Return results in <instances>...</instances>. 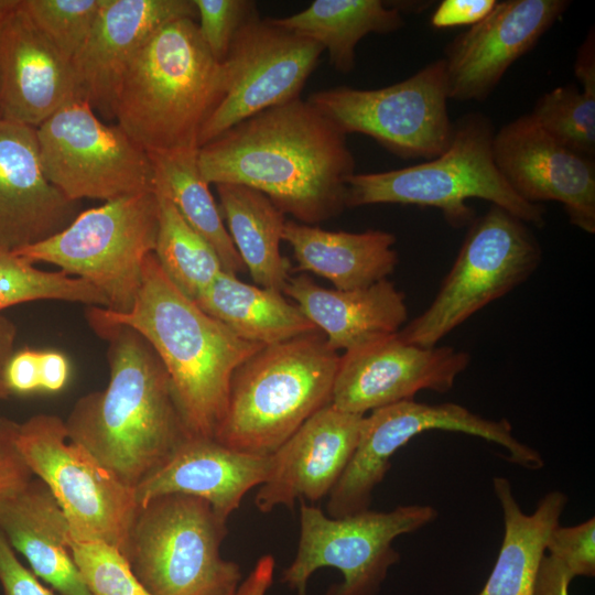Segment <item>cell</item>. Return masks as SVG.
Listing matches in <instances>:
<instances>
[{
  "instance_id": "cell-26",
  "label": "cell",
  "mask_w": 595,
  "mask_h": 595,
  "mask_svg": "<svg viewBox=\"0 0 595 595\" xmlns=\"http://www.w3.org/2000/svg\"><path fill=\"white\" fill-rule=\"evenodd\" d=\"M282 239L299 269L327 279L336 290H354L388 279L398 264L396 236L383 230L331 231L292 219Z\"/></svg>"
},
{
  "instance_id": "cell-25",
  "label": "cell",
  "mask_w": 595,
  "mask_h": 595,
  "mask_svg": "<svg viewBox=\"0 0 595 595\" xmlns=\"http://www.w3.org/2000/svg\"><path fill=\"white\" fill-rule=\"evenodd\" d=\"M0 530L31 571L60 595H91L69 549L67 519L41 479L33 477L0 501Z\"/></svg>"
},
{
  "instance_id": "cell-40",
  "label": "cell",
  "mask_w": 595,
  "mask_h": 595,
  "mask_svg": "<svg viewBox=\"0 0 595 595\" xmlns=\"http://www.w3.org/2000/svg\"><path fill=\"white\" fill-rule=\"evenodd\" d=\"M0 585L3 595H60L44 586L40 578L20 562L1 530Z\"/></svg>"
},
{
  "instance_id": "cell-49",
  "label": "cell",
  "mask_w": 595,
  "mask_h": 595,
  "mask_svg": "<svg viewBox=\"0 0 595 595\" xmlns=\"http://www.w3.org/2000/svg\"><path fill=\"white\" fill-rule=\"evenodd\" d=\"M231 595H234V594H231Z\"/></svg>"
},
{
  "instance_id": "cell-45",
  "label": "cell",
  "mask_w": 595,
  "mask_h": 595,
  "mask_svg": "<svg viewBox=\"0 0 595 595\" xmlns=\"http://www.w3.org/2000/svg\"><path fill=\"white\" fill-rule=\"evenodd\" d=\"M274 565L272 555L261 556L234 595H266L273 581Z\"/></svg>"
},
{
  "instance_id": "cell-7",
  "label": "cell",
  "mask_w": 595,
  "mask_h": 595,
  "mask_svg": "<svg viewBox=\"0 0 595 595\" xmlns=\"http://www.w3.org/2000/svg\"><path fill=\"white\" fill-rule=\"evenodd\" d=\"M227 532L206 500L163 495L139 508L126 558L151 595H231L241 571L220 555Z\"/></svg>"
},
{
  "instance_id": "cell-31",
  "label": "cell",
  "mask_w": 595,
  "mask_h": 595,
  "mask_svg": "<svg viewBox=\"0 0 595 595\" xmlns=\"http://www.w3.org/2000/svg\"><path fill=\"white\" fill-rule=\"evenodd\" d=\"M198 148L149 152L154 186L171 199L184 220L216 251L225 272L237 275L246 267L225 226L221 212L203 178Z\"/></svg>"
},
{
  "instance_id": "cell-30",
  "label": "cell",
  "mask_w": 595,
  "mask_h": 595,
  "mask_svg": "<svg viewBox=\"0 0 595 595\" xmlns=\"http://www.w3.org/2000/svg\"><path fill=\"white\" fill-rule=\"evenodd\" d=\"M271 20L318 43L331 66L343 74L354 69L364 36L396 32L404 24L400 9L381 0H315L303 11Z\"/></svg>"
},
{
  "instance_id": "cell-44",
  "label": "cell",
  "mask_w": 595,
  "mask_h": 595,
  "mask_svg": "<svg viewBox=\"0 0 595 595\" xmlns=\"http://www.w3.org/2000/svg\"><path fill=\"white\" fill-rule=\"evenodd\" d=\"M41 391L56 393L63 390L71 377L66 355L57 349H40Z\"/></svg>"
},
{
  "instance_id": "cell-18",
  "label": "cell",
  "mask_w": 595,
  "mask_h": 595,
  "mask_svg": "<svg viewBox=\"0 0 595 595\" xmlns=\"http://www.w3.org/2000/svg\"><path fill=\"white\" fill-rule=\"evenodd\" d=\"M566 0H502L445 47L448 98L484 101L570 6Z\"/></svg>"
},
{
  "instance_id": "cell-47",
  "label": "cell",
  "mask_w": 595,
  "mask_h": 595,
  "mask_svg": "<svg viewBox=\"0 0 595 595\" xmlns=\"http://www.w3.org/2000/svg\"><path fill=\"white\" fill-rule=\"evenodd\" d=\"M17 338L15 324L4 315L0 314V400L8 399L11 393L6 385V366L14 353Z\"/></svg>"
},
{
  "instance_id": "cell-28",
  "label": "cell",
  "mask_w": 595,
  "mask_h": 595,
  "mask_svg": "<svg viewBox=\"0 0 595 595\" xmlns=\"http://www.w3.org/2000/svg\"><path fill=\"white\" fill-rule=\"evenodd\" d=\"M195 302L240 338L263 346L318 331L281 292L245 283L225 271Z\"/></svg>"
},
{
  "instance_id": "cell-1",
  "label": "cell",
  "mask_w": 595,
  "mask_h": 595,
  "mask_svg": "<svg viewBox=\"0 0 595 595\" xmlns=\"http://www.w3.org/2000/svg\"><path fill=\"white\" fill-rule=\"evenodd\" d=\"M342 132L307 99L262 110L198 148L208 184H241L299 223L316 225L346 208L355 159Z\"/></svg>"
},
{
  "instance_id": "cell-37",
  "label": "cell",
  "mask_w": 595,
  "mask_h": 595,
  "mask_svg": "<svg viewBox=\"0 0 595 595\" xmlns=\"http://www.w3.org/2000/svg\"><path fill=\"white\" fill-rule=\"evenodd\" d=\"M199 34L214 58L224 63L241 25L256 14L250 0H193Z\"/></svg>"
},
{
  "instance_id": "cell-12",
  "label": "cell",
  "mask_w": 595,
  "mask_h": 595,
  "mask_svg": "<svg viewBox=\"0 0 595 595\" xmlns=\"http://www.w3.org/2000/svg\"><path fill=\"white\" fill-rule=\"evenodd\" d=\"M433 430L459 432L497 444L507 450L511 463L527 469L544 465L537 450L513 436L506 419H486L453 402L405 400L365 415L355 451L328 495L327 515L340 518L369 509L372 491L389 470L393 454L414 436Z\"/></svg>"
},
{
  "instance_id": "cell-24",
  "label": "cell",
  "mask_w": 595,
  "mask_h": 595,
  "mask_svg": "<svg viewBox=\"0 0 595 595\" xmlns=\"http://www.w3.org/2000/svg\"><path fill=\"white\" fill-rule=\"evenodd\" d=\"M290 296L335 351L398 333L408 320L404 294L388 279L354 290L325 289L307 275L290 278Z\"/></svg>"
},
{
  "instance_id": "cell-10",
  "label": "cell",
  "mask_w": 595,
  "mask_h": 595,
  "mask_svg": "<svg viewBox=\"0 0 595 595\" xmlns=\"http://www.w3.org/2000/svg\"><path fill=\"white\" fill-rule=\"evenodd\" d=\"M17 445L62 508L71 538L107 543L126 556L139 510L134 490L72 440L57 415L40 413L19 423Z\"/></svg>"
},
{
  "instance_id": "cell-6",
  "label": "cell",
  "mask_w": 595,
  "mask_h": 595,
  "mask_svg": "<svg viewBox=\"0 0 595 595\" xmlns=\"http://www.w3.org/2000/svg\"><path fill=\"white\" fill-rule=\"evenodd\" d=\"M494 136L488 117L466 113L454 122L451 143L439 156L403 169L350 175L346 207L375 204L434 207L450 226L463 227L474 220L467 201L480 198L528 225L541 227L544 206L526 202L506 182L494 160Z\"/></svg>"
},
{
  "instance_id": "cell-36",
  "label": "cell",
  "mask_w": 595,
  "mask_h": 595,
  "mask_svg": "<svg viewBox=\"0 0 595 595\" xmlns=\"http://www.w3.org/2000/svg\"><path fill=\"white\" fill-rule=\"evenodd\" d=\"M69 549L91 595H151L118 549L100 541L72 538Z\"/></svg>"
},
{
  "instance_id": "cell-15",
  "label": "cell",
  "mask_w": 595,
  "mask_h": 595,
  "mask_svg": "<svg viewBox=\"0 0 595 595\" xmlns=\"http://www.w3.org/2000/svg\"><path fill=\"white\" fill-rule=\"evenodd\" d=\"M324 48L315 41L250 17L236 33L224 64L227 91L201 129L197 147L240 121L300 98Z\"/></svg>"
},
{
  "instance_id": "cell-22",
  "label": "cell",
  "mask_w": 595,
  "mask_h": 595,
  "mask_svg": "<svg viewBox=\"0 0 595 595\" xmlns=\"http://www.w3.org/2000/svg\"><path fill=\"white\" fill-rule=\"evenodd\" d=\"M74 100L78 97L71 62L18 0L0 20V119L37 128Z\"/></svg>"
},
{
  "instance_id": "cell-17",
  "label": "cell",
  "mask_w": 595,
  "mask_h": 595,
  "mask_svg": "<svg viewBox=\"0 0 595 595\" xmlns=\"http://www.w3.org/2000/svg\"><path fill=\"white\" fill-rule=\"evenodd\" d=\"M495 163L515 193L531 204H562L570 223L595 234V164L552 138L528 113L495 132Z\"/></svg>"
},
{
  "instance_id": "cell-38",
  "label": "cell",
  "mask_w": 595,
  "mask_h": 595,
  "mask_svg": "<svg viewBox=\"0 0 595 595\" xmlns=\"http://www.w3.org/2000/svg\"><path fill=\"white\" fill-rule=\"evenodd\" d=\"M545 551L564 562L574 576H594V517L572 527L556 526L548 538Z\"/></svg>"
},
{
  "instance_id": "cell-41",
  "label": "cell",
  "mask_w": 595,
  "mask_h": 595,
  "mask_svg": "<svg viewBox=\"0 0 595 595\" xmlns=\"http://www.w3.org/2000/svg\"><path fill=\"white\" fill-rule=\"evenodd\" d=\"M4 380L11 394L41 391L40 349L24 347L14 350L6 366Z\"/></svg>"
},
{
  "instance_id": "cell-8",
  "label": "cell",
  "mask_w": 595,
  "mask_h": 595,
  "mask_svg": "<svg viewBox=\"0 0 595 595\" xmlns=\"http://www.w3.org/2000/svg\"><path fill=\"white\" fill-rule=\"evenodd\" d=\"M158 228L159 201L153 188L82 210L58 234L14 252L87 281L106 298L108 310L125 313L139 293Z\"/></svg>"
},
{
  "instance_id": "cell-32",
  "label": "cell",
  "mask_w": 595,
  "mask_h": 595,
  "mask_svg": "<svg viewBox=\"0 0 595 595\" xmlns=\"http://www.w3.org/2000/svg\"><path fill=\"white\" fill-rule=\"evenodd\" d=\"M159 228L154 256L170 280L191 300L224 271L213 247L181 216L167 195L154 186Z\"/></svg>"
},
{
  "instance_id": "cell-34",
  "label": "cell",
  "mask_w": 595,
  "mask_h": 595,
  "mask_svg": "<svg viewBox=\"0 0 595 595\" xmlns=\"http://www.w3.org/2000/svg\"><path fill=\"white\" fill-rule=\"evenodd\" d=\"M564 147L585 156L595 154V95L575 84L543 94L529 113Z\"/></svg>"
},
{
  "instance_id": "cell-39",
  "label": "cell",
  "mask_w": 595,
  "mask_h": 595,
  "mask_svg": "<svg viewBox=\"0 0 595 595\" xmlns=\"http://www.w3.org/2000/svg\"><path fill=\"white\" fill-rule=\"evenodd\" d=\"M18 426L19 423L0 416V501L34 477L17 445Z\"/></svg>"
},
{
  "instance_id": "cell-11",
  "label": "cell",
  "mask_w": 595,
  "mask_h": 595,
  "mask_svg": "<svg viewBox=\"0 0 595 595\" xmlns=\"http://www.w3.org/2000/svg\"><path fill=\"white\" fill-rule=\"evenodd\" d=\"M436 517L437 510L430 505H403L390 511L367 509L331 518L301 500L298 551L281 581L296 595H307L311 575L321 567H334L343 581L325 595H377L389 569L400 560L392 541Z\"/></svg>"
},
{
  "instance_id": "cell-19",
  "label": "cell",
  "mask_w": 595,
  "mask_h": 595,
  "mask_svg": "<svg viewBox=\"0 0 595 595\" xmlns=\"http://www.w3.org/2000/svg\"><path fill=\"white\" fill-rule=\"evenodd\" d=\"M184 18L197 19L193 0H104L71 61L78 100L115 119L121 83L138 52L161 26Z\"/></svg>"
},
{
  "instance_id": "cell-4",
  "label": "cell",
  "mask_w": 595,
  "mask_h": 595,
  "mask_svg": "<svg viewBox=\"0 0 595 595\" xmlns=\"http://www.w3.org/2000/svg\"><path fill=\"white\" fill-rule=\"evenodd\" d=\"M228 73L204 43L197 22L177 19L155 31L121 83L115 119L148 152L197 147L224 98Z\"/></svg>"
},
{
  "instance_id": "cell-13",
  "label": "cell",
  "mask_w": 595,
  "mask_h": 595,
  "mask_svg": "<svg viewBox=\"0 0 595 595\" xmlns=\"http://www.w3.org/2000/svg\"><path fill=\"white\" fill-rule=\"evenodd\" d=\"M448 99L442 57L383 88L338 86L307 97L346 136L361 133L394 155L425 160L439 156L451 143Z\"/></svg>"
},
{
  "instance_id": "cell-33",
  "label": "cell",
  "mask_w": 595,
  "mask_h": 595,
  "mask_svg": "<svg viewBox=\"0 0 595 595\" xmlns=\"http://www.w3.org/2000/svg\"><path fill=\"white\" fill-rule=\"evenodd\" d=\"M42 300L108 309L106 298L87 281L61 270H41L14 251L0 249V312Z\"/></svg>"
},
{
  "instance_id": "cell-14",
  "label": "cell",
  "mask_w": 595,
  "mask_h": 595,
  "mask_svg": "<svg viewBox=\"0 0 595 595\" xmlns=\"http://www.w3.org/2000/svg\"><path fill=\"white\" fill-rule=\"evenodd\" d=\"M36 136L46 177L73 201L107 202L154 188L149 152L120 126L101 121L86 101L60 108Z\"/></svg>"
},
{
  "instance_id": "cell-35",
  "label": "cell",
  "mask_w": 595,
  "mask_h": 595,
  "mask_svg": "<svg viewBox=\"0 0 595 595\" xmlns=\"http://www.w3.org/2000/svg\"><path fill=\"white\" fill-rule=\"evenodd\" d=\"M104 0H21L37 29L69 62L85 43Z\"/></svg>"
},
{
  "instance_id": "cell-23",
  "label": "cell",
  "mask_w": 595,
  "mask_h": 595,
  "mask_svg": "<svg viewBox=\"0 0 595 595\" xmlns=\"http://www.w3.org/2000/svg\"><path fill=\"white\" fill-rule=\"evenodd\" d=\"M269 464V455L190 437L134 488L137 504L140 508L155 497L182 494L206 500L227 521L244 496L264 482Z\"/></svg>"
},
{
  "instance_id": "cell-27",
  "label": "cell",
  "mask_w": 595,
  "mask_h": 595,
  "mask_svg": "<svg viewBox=\"0 0 595 595\" xmlns=\"http://www.w3.org/2000/svg\"><path fill=\"white\" fill-rule=\"evenodd\" d=\"M493 488L502 511L504 537L493 571L477 595H533L548 538L560 524L567 496L560 490L550 491L527 515L507 478L494 477Z\"/></svg>"
},
{
  "instance_id": "cell-2",
  "label": "cell",
  "mask_w": 595,
  "mask_h": 595,
  "mask_svg": "<svg viewBox=\"0 0 595 595\" xmlns=\"http://www.w3.org/2000/svg\"><path fill=\"white\" fill-rule=\"evenodd\" d=\"M88 322L108 343L109 381L77 400L65 426L72 440L134 490L191 436L150 344L130 327Z\"/></svg>"
},
{
  "instance_id": "cell-16",
  "label": "cell",
  "mask_w": 595,
  "mask_h": 595,
  "mask_svg": "<svg viewBox=\"0 0 595 595\" xmlns=\"http://www.w3.org/2000/svg\"><path fill=\"white\" fill-rule=\"evenodd\" d=\"M470 356L451 346L423 347L398 333L345 351L339 358L331 404L339 411H368L413 400L421 390L444 393L469 365Z\"/></svg>"
},
{
  "instance_id": "cell-43",
  "label": "cell",
  "mask_w": 595,
  "mask_h": 595,
  "mask_svg": "<svg viewBox=\"0 0 595 595\" xmlns=\"http://www.w3.org/2000/svg\"><path fill=\"white\" fill-rule=\"evenodd\" d=\"M574 577L564 562L544 554L539 565L533 595H569V586Z\"/></svg>"
},
{
  "instance_id": "cell-42",
  "label": "cell",
  "mask_w": 595,
  "mask_h": 595,
  "mask_svg": "<svg viewBox=\"0 0 595 595\" xmlns=\"http://www.w3.org/2000/svg\"><path fill=\"white\" fill-rule=\"evenodd\" d=\"M497 0H443L431 15L435 29L474 25L494 9Z\"/></svg>"
},
{
  "instance_id": "cell-29",
  "label": "cell",
  "mask_w": 595,
  "mask_h": 595,
  "mask_svg": "<svg viewBox=\"0 0 595 595\" xmlns=\"http://www.w3.org/2000/svg\"><path fill=\"white\" fill-rule=\"evenodd\" d=\"M229 236L256 284L283 293L291 263L281 255L285 214L263 193L241 184H216Z\"/></svg>"
},
{
  "instance_id": "cell-5",
  "label": "cell",
  "mask_w": 595,
  "mask_h": 595,
  "mask_svg": "<svg viewBox=\"0 0 595 595\" xmlns=\"http://www.w3.org/2000/svg\"><path fill=\"white\" fill-rule=\"evenodd\" d=\"M339 358L320 331L262 347L235 371L215 441L270 455L331 403Z\"/></svg>"
},
{
  "instance_id": "cell-46",
  "label": "cell",
  "mask_w": 595,
  "mask_h": 595,
  "mask_svg": "<svg viewBox=\"0 0 595 595\" xmlns=\"http://www.w3.org/2000/svg\"><path fill=\"white\" fill-rule=\"evenodd\" d=\"M595 32L592 29L581 47L574 63V74L582 90L595 95Z\"/></svg>"
},
{
  "instance_id": "cell-21",
  "label": "cell",
  "mask_w": 595,
  "mask_h": 595,
  "mask_svg": "<svg viewBox=\"0 0 595 595\" xmlns=\"http://www.w3.org/2000/svg\"><path fill=\"white\" fill-rule=\"evenodd\" d=\"M46 177L36 128L0 119V249L17 251L65 229L80 213Z\"/></svg>"
},
{
  "instance_id": "cell-20",
  "label": "cell",
  "mask_w": 595,
  "mask_h": 595,
  "mask_svg": "<svg viewBox=\"0 0 595 595\" xmlns=\"http://www.w3.org/2000/svg\"><path fill=\"white\" fill-rule=\"evenodd\" d=\"M364 418L331 403L312 414L269 455L268 475L255 497L257 509H293L296 500L313 504L328 496L355 451Z\"/></svg>"
},
{
  "instance_id": "cell-3",
  "label": "cell",
  "mask_w": 595,
  "mask_h": 595,
  "mask_svg": "<svg viewBox=\"0 0 595 595\" xmlns=\"http://www.w3.org/2000/svg\"><path fill=\"white\" fill-rule=\"evenodd\" d=\"M87 320L138 332L162 361L191 437L215 440L235 371L263 345L245 340L203 311L165 274L154 253L125 313L87 306Z\"/></svg>"
},
{
  "instance_id": "cell-9",
  "label": "cell",
  "mask_w": 595,
  "mask_h": 595,
  "mask_svg": "<svg viewBox=\"0 0 595 595\" xmlns=\"http://www.w3.org/2000/svg\"><path fill=\"white\" fill-rule=\"evenodd\" d=\"M541 260L540 244L528 224L491 205L469 224L434 300L398 335L410 344L436 346L476 312L527 281Z\"/></svg>"
},
{
  "instance_id": "cell-48",
  "label": "cell",
  "mask_w": 595,
  "mask_h": 595,
  "mask_svg": "<svg viewBox=\"0 0 595 595\" xmlns=\"http://www.w3.org/2000/svg\"><path fill=\"white\" fill-rule=\"evenodd\" d=\"M18 3V0H0V20Z\"/></svg>"
}]
</instances>
